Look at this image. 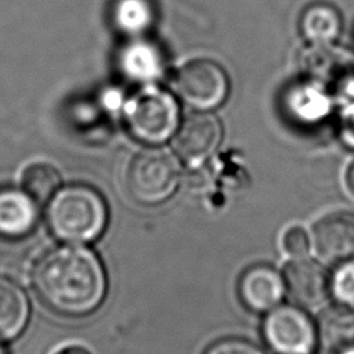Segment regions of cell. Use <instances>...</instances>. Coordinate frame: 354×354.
Returning a JSON list of instances; mask_svg holds the SVG:
<instances>
[{
  "instance_id": "7402d4cb",
  "label": "cell",
  "mask_w": 354,
  "mask_h": 354,
  "mask_svg": "<svg viewBox=\"0 0 354 354\" xmlns=\"http://www.w3.org/2000/svg\"><path fill=\"white\" fill-rule=\"evenodd\" d=\"M203 354H263V351L246 339L225 337L212 343Z\"/></svg>"
},
{
  "instance_id": "3957f363",
  "label": "cell",
  "mask_w": 354,
  "mask_h": 354,
  "mask_svg": "<svg viewBox=\"0 0 354 354\" xmlns=\"http://www.w3.org/2000/svg\"><path fill=\"white\" fill-rule=\"evenodd\" d=\"M129 133L148 145H159L173 138L180 126V108L165 88L148 83L123 104Z\"/></svg>"
},
{
  "instance_id": "9a60e30c",
  "label": "cell",
  "mask_w": 354,
  "mask_h": 354,
  "mask_svg": "<svg viewBox=\"0 0 354 354\" xmlns=\"http://www.w3.org/2000/svg\"><path fill=\"white\" fill-rule=\"evenodd\" d=\"M289 115L303 123H315L326 118L332 108V97L311 80L292 84L283 98Z\"/></svg>"
},
{
  "instance_id": "ac0fdd59",
  "label": "cell",
  "mask_w": 354,
  "mask_h": 354,
  "mask_svg": "<svg viewBox=\"0 0 354 354\" xmlns=\"http://www.w3.org/2000/svg\"><path fill=\"white\" fill-rule=\"evenodd\" d=\"M111 18L118 32L141 37L153 24L155 10L149 0H115Z\"/></svg>"
},
{
  "instance_id": "9c48e42d",
  "label": "cell",
  "mask_w": 354,
  "mask_h": 354,
  "mask_svg": "<svg viewBox=\"0 0 354 354\" xmlns=\"http://www.w3.org/2000/svg\"><path fill=\"white\" fill-rule=\"evenodd\" d=\"M311 242L318 257L328 263L354 260V214L337 212L322 217L313 228Z\"/></svg>"
},
{
  "instance_id": "484cf974",
  "label": "cell",
  "mask_w": 354,
  "mask_h": 354,
  "mask_svg": "<svg viewBox=\"0 0 354 354\" xmlns=\"http://www.w3.org/2000/svg\"><path fill=\"white\" fill-rule=\"evenodd\" d=\"M344 354H354V348L350 350V351H347V353H344Z\"/></svg>"
},
{
  "instance_id": "d4e9b609",
  "label": "cell",
  "mask_w": 354,
  "mask_h": 354,
  "mask_svg": "<svg viewBox=\"0 0 354 354\" xmlns=\"http://www.w3.org/2000/svg\"><path fill=\"white\" fill-rule=\"evenodd\" d=\"M0 354H8V353H7V350L4 348V346H3L1 343H0Z\"/></svg>"
},
{
  "instance_id": "6da1fadb",
  "label": "cell",
  "mask_w": 354,
  "mask_h": 354,
  "mask_svg": "<svg viewBox=\"0 0 354 354\" xmlns=\"http://www.w3.org/2000/svg\"><path fill=\"white\" fill-rule=\"evenodd\" d=\"M40 301L65 317L95 311L106 295V275L100 257L83 246H61L40 257L33 270Z\"/></svg>"
},
{
  "instance_id": "ffe728a7",
  "label": "cell",
  "mask_w": 354,
  "mask_h": 354,
  "mask_svg": "<svg viewBox=\"0 0 354 354\" xmlns=\"http://www.w3.org/2000/svg\"><path fill=\"white\" fill-rule=\"evenodd\" d=\"M330 295L336 303L354 307V260L337 266L330 277Z\"/></svg>"
},
{
  "instance_id": "52a82bcc",
  "label": "cell",
  "mask_w": 354,
  "mask_h": 354,
  "mask_svg": "<svg viewBox=\"0 0 354 354\" xmlns=\"http://www.w3.org/2000/svg\"><path fill=\"white\" fill-rule=\"evenodd\" d=\"M263 336L279 354H311L318 344L317 324L303 308L290 304H279L267 313Z\"/></svg>"
},
{
  "instance_id": "277c9868",
  "label": "cell",
  "mask_w": 354,
  "mask_h": 354,
  "mask_svg": "<svg viewBox=\"0 0 354 354\" xmlns=\"http://www.w3.org/2000/svg\"><path fill=\"white\" fill-rule=\"evenodd\" d=\"M180 177V163L174 155L159 148H147L130 162L127 191L138 203L159 205L174 194Z\"/></svg>"
},
{
  "instance_id": "5bb4252c",
  "label": "cell",
  "mask_w": 354,
  "mask_h": 354,
  "mask_svg": "<svg viewBox=\"0 0 354 354\" xmlns=\"http://www.w3.org/2000/svg\"><path fill=\"white\" fill-rule=\"evenodd\" d=\"M119 68L127 79L148 84L162 76L163 57L158 46L141 37H134L122 48Z\"/></svg>"
},
{
  "instance_id": "7c38bea8",
  "label": "cell",
  "mask_w": 354,
  "mask_h": 354,
  "mask_svg": "<svg viewBox=\"0 0 354 354\" xmlns=\"http://www.w3.org/2000/svg\"><path fill=\"white\" fill-rule=\"evenodd\" d=\"M318 344L328 354L354 348V307L336 303L321 313L317 322Z\"/></svg>"
},
{
  "instance_id": "d6986e66",
  "label": "cell",
  "mask_w": 354,
  "mask_h": 354,
  "mask_svg": "<svg viewBox=\"0 0 354 354\" xmlns=\"http://www.w3.org/2000/svg\"><path fill=\"white\" fill-rule=\"evenodd\" d=\"M59 173L46 162L30 163L22 173V188L37 203L47 202L59 187Z\"/></svg>"
},
{
  "instance_id": "cb8c5ba5",
  "label": "cell",
  "mask_w": 354,
  "mask_h": 354,
  "mask_svg": "<svg viewBox=\"0 0 354 354\" xmlns=\"http://www.w3.org/2000/svg\"><path fill=\"white\" fill-rule=\"evenodd\" d=\"M53 354H93V353L87 347L73 343V344H65L57 348Z\"/></svg>"
},
{
  "instance_id": "44dd1931",
  "label": "cell",
  "mask_w": 354,
  "mask_h": 354,
  "mask_svg": "<svg viewBox=\"0 0 354 354\" xmlns=\"http://www.w3.org/2000/svg\"><path fill=\"white\" fill-rule=\"evenodd\" d=\"M310 236L300 225H292L285 230L282 235V249L292 259L304 257L310 249Z\"/></svg>"
},
{
  "instance_id": "5b68a950",
  "label": "cell",
  "mask_w": 354,
  "mask_h": 354,
  "mask_svg": "<svg viewBox=\"0 0 354 354\" xmlns=\"http://www.w3.org/2000/svg\"><path fill=\"white\" fill-rule=\"evenodd\" d=\"M300 69L307 80L330 97L354 98V53L329 44H310L300 54Z\"/></svg>"
},
{
  "instance_id": "8fae6325",
  "label": "cell",
  "mask_w": 354,
  "mask_h": 354,
  "mask_svg": "<svg viewBox=\"0 0 354 354\" xmlns=\"http://www.w3.org/2000/svg\"><path fill=\"white\" fill-rule=\"evenodd\" d=\"M286 292L283 275L267 264H256L243 271L238 293L243 306L254 313H268L281 304Z\"/></svg>"
},
{
  "instance_id": "7a4b0ae2",
  "label": "cell",
  "mask_w": 354,
  "mask_h": 354,
  "mask_svg": "<svg viewBox=\"0 0 354 354\" xmlns=\"http://www.w3.org/2000/svg\"><path fill=\"white\" fill-rule=\"evenodd\" d=\"M108 223V206L93 187L72 184L59 189L48 207V225L65 242L86 243L95 241Z\"/></svg>"
},
{
  "instance_id": "8992f818",
  "label": "cell",
  "mask_w": 354,
  "mask_h": 354,
  "mask_svg": "<svg viewBox=\"0 0 354 354\" xmlns=\"http://www.w3.org/2000/svg\"><path fill=\"white\" fill-rule=\"evenodd\" d=\"M176 94L196 111H212L228 95L225 71L210 59H194L183 65L173 77Z\"/></svg>"
},
{
  "instance_id": "603a6c76",
  "label": "cell",
  "mask_w": 354,
  "mask_h": 354,
  "mask_svg": "<svg viewBox=\"0 0 354 354\" xmlns=\"http://www.w3.org/2000/svg\"><path fill=\"white\" fill-rule=\"evenodd\" d=\"M343 180H344V187L347 192L354 198V158L347 163Z\"/></svg>"
},
{
  "instance_id": "4fadbf2b",
  "label": "cell",
  "mask_w": 354,
  "mask_h": 354,
  "mask_svg": "<svg viewBox=\"0 0 354 354\" xmlns=\"http://www.w3.org/2000/svg\"><path fill=\"white\" fill-rule=\"evenodd\" d=\"M37 202L25 191L6 188L0 191V235L21 238L29 234L39 218Z\"/></svg>"
},
{
  "instance_id": "30bf717a",
  "label": "cell",
  "mask_w": 354,
  "mask_h": 354,
  "mask_svg": "<svg viewBox=\"0 0 354 354\" xmlns=\"http://www.w3.org/2000/svg\"><path fill=\"white\" fill-rule=\"evenodd\" d=\"M285 286L300 307L321 306L330 295V277L317 261L304 257L292 259L283 268Z\"/></svg>"
},
{
  "instance_id": "e0dca14e",
  "label": "cell",
  "mask_w": 354,
  "mask_h": 354,
  "mask_svg": "<svg viewBox=\"0 0 354 354\" xmlns=\"http://www.w3.org/2000/svg\"><path fill=\"white\" fill-rule=\"evenodd\" d=\"M29 317V301L24 290L15 283L0 279V339L17 337Z\"/></svg>"
},
{
  "instance_id": "2e32d148",
  "label": "cell",
  "mask_w": 354,
  "mask_h": 354,
  "mask_svg": "<svg viewBox=\"0 0 354 354\" xmlns=\"http://www.w3.org/2000/svg\"><path fill=\"white\" fill-rule=\"evenodd\" d=\"M300 30L310 44H329L340 35L342 17L333 6L314 3L303 11Z\"/></svg>"
},
{
  "instance_id": "ba28073f",
  "label": "cell",
  "mask_w": 354,
  "mask_h": 354,
  "mask_svg": "<svg viewBox=\"0 0 354 354\" xmlns=\"http://www.w3.org/2000/svg\"><path fill=\"white\" fill-rule=\"evenodd\" d=\"M223 138L220 120L209 111L187 116L173 136V148L188 165H201L218 148Z\"/></svg>"
}]
</instances>
